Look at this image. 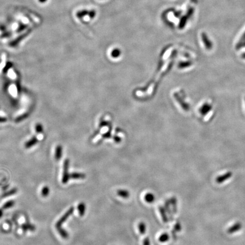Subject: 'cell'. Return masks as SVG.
<instances>
[{"mask_svg":"<svg viewBox=\"0 0 245 245\" xmlns=\"http://www.w3.org/2000/svg\"><path fill=\"white\" fill-rule=\"evenodd\" d=\"M241 58H242L243 59H245V52H243V53H242V54H241Z\"/></svg>","mask_w":245,"mask_h":245,"instance_id":"4dcf8cb0","label":"cell"},{"mask_svg":"<svg viewBox=\"0 0 245 245\" xmlns=\"http://www.w3.org/2000/svg\"><path fill=\"white\" fill-rule=\"evenodd\" d=\"M57 229H58V233L60 234V236H61L62 238H64V239L67 238L68 237V236H69V234L65 230L62 229V228H61V227L58 228Z\"/></svg>","mask_w":245,"mask_h":245,"instance_id":"9a60e30c","label":"cell"},{"mask_svg":"<svg viewBox=\"0 0 245 245\" xmlns=\"http://www.w3.org/2000/svg\"><path fill=\"white\" fill-rule=\"evenodd\" d=\"M62 156V148L60 146H58L56 148L55 153V158L56 160H60Z\"/></svg>","mask_w":245,"mask_h":245,"instance_id":"ac0fdd59","label":"cell"},{"mask_svg":"<svg viewBox=\"0 0 245 245\" xmlns=\"http://www.w3.org/2000/svg\"><path fill=\"white\" fill-rule=\"evenodd\" d=\"M27 28V25H24L23 23H21L19 26L18 29V31L21 32L22 31H23Z\"/></svg>","mask_w":245,"mask_h":245,"instance_id":"cb8c5ba5","label":"cell"},{"mask_svg":"<svg viewBox=\"0 0 245 245\" xmlns=\"http://www.w3.org/2000/svg\"><path fill=\"white\" fill-rule=\"evenodd\" d=\"M40 3H45L48 0H38Z\"/></svg>","mask_w":245,"mask_h":245,"instance_id":"f546056e","label":"cell"},{"mask_svg":"<svg viewBox=\"0 0 245 245\" xmlns=\"http://www.w3.org/2000/svg\"><path fill=\"white\" fill-rule=\"evenodd\" d=\"M96 13H97L96 11L94 10H90L89 12V14H88L89 18L90 19H93L94 18H95V17L96 16Z\"/></svg>","mask_w":245,"mask_h":245,"instance_id":"603a6c76","label":"cell"},{"mask_svg":"<svg viewBox=\"0 0 245 245\" xmlns=\"http://www.w3.org/2000/svg\"><path fill=\"white\" fill-rule=\"evenodd\" d=\"M89 10H82L78 11V12L76 13V17L77 18L79 19L82 18L83 17H84L86 15H88L89 14Z\"/></svg>","mask_w":245,"mask_h":245,"instance_id":"2e32d148","label":"cell"},{"mask_svg":"<svg viewBox=\"0 0 245 245\" xmlns=\"http://www.w3.org/2000/svg\"><path fill=\"white\" fill-rule=\"evenodd\" d=\"M3 209L2 208H0V218H2V216H3Z\"/></svg>","mask_w":245,"mask_h":245,"instance_id":"f1b7e54d","label":"cell"},{"mask_svg":"<svg viewBox=\"0 0 245 245\" xmlns=\"http://www.w3.org/2000/svg\"><path fill=\"white\" fill-rule=\"evenodd\" d=\"M170 239V236L168 233H164L161 234L158 238V241L161 243H165L168 242Z\"/></svg>","mask_w":245,"mask_h":245,"instance_id":"5bb4252c","label":"cell"},{"mask_svg":"<svg viewBox=\"0 0 245 245\" xmlns=\"http://www.w3.org/2000/svg\"><path fill=\"white\" fill-rule=\"evenodd\" d=\"M212 106L209 103H205L202 106L200 109V112L202 115H206L208 112H210L212 110Z\"/></svg>","mask_w":245,"mask_h":245,"instance_id":"ba28073f","label":"cell"},{"mask_svg":"<svg viewBox=\"0 0 245 245\" xmlns=\"http://www.w3.org/2000/svg\"><path fill=\"white\" fill-rule=\"evenodd\" d=\"M78 213L81 216H83L86 211V205L84 202H80L77 207Z\"/></svg>","mask_w":245,"mask_h":245,"instance_id":"8fae6325","label":"cell"},{"mask_svg":"<svg viewBox=\"0 0 245 245\" xmlns=\"http://www.w3.org/2000/svg\"><path fill=\"white\" fill-rule=\"evenodd\" d=\"M242 40H245V32L242 34V37L239 39V41H242Z\"/></svg>","mask_w":245,"mask_h":245,"instance_id":"83f0119b","label":"cell"},{"mask_svg":"<svg viewBox=\"0 0 245 245\" xmlns=\"http://www.w3.org/2000/svg\"><path fill=\"white\" fill-rule=\"evenodd\" d=\"M202 42L205 45V48L207 49H211L213 47V44L211 40L209 39L208 35L205 32H202Z\"/></svg>","mask_w":245,"mask_h":245,"instance_id":"277c9868","label":"cell"},{"mask_svg":"<svg viewBox=\"0 0 245 245\" xmlns=\"http://www.w3.org/2000/svg\"><path fill=\"white\" fill-rule=\"evenodd\" d=\"M138 230L139 232L141 234H144L146 233V231H147V225L144 222H140L138 225Z\"/></svg>","mask_w":245,"mask_h":245,"instance_id":"4fadbf2b","label":"cell"},{"mask_svg":"<svg viewBox=\"0 0 245 245\" xmlns=\"http://www.w3.org/2000/svg\"><path fill=\"white\" fill-rule=\"evenodd\" d=\"M188 19L189 18L186 15H183L181 17L179 23V28L180 29H183L185 27V26L187 24V21Z\"/></svg>","mask_w":245,"mask_h":245,"instance_id":"7c38bea8","label":"cell"},{"mask_svg":"<svg viewBox=\"0 0 245 245\" xmlns=\"http://www.w3.org/2000/svg\"><path fill=\"white\" fill-rule=\"evenodd\" d=\"M49 188L47 186H45L42 190V195L43 197H47L49 195Z\"/></svg>","mask_w":245,"mask_h":245,"instance_id":"7402d4cb","label":"cell"},{"mask_svg":"<svg viewBox=\"0 0 245 245\" xmlns=\"http://www.w3.org/2000/svg\"><path fill=\"white\" fill-rule=\"evenodd\" d=\"M181 15V12H174V16L177 18H179Z\"/></svg>","mask_w":245,"mask_h":245,"instance_id":"4316f807","label":"cell"},{"mask_svg":"<svg viewBox=\"0 0 245 245\" xmlns=\"http://www.w3.org/2000/svg\"><path fill=\"white\" fill-rule=\"evenodd\" d=\"M17 191H18L17 189L15 188H12V189L10 190V191H8V192H6L4 193L3 195V197H8V196H12V195H14L15 193H17Z\"/></svg>","mask_w":245,"mask_h":245,"instance_id":"d6986e66","label":"cell"},{"mask_svg":"<svg viewBox=\"0 0 245 245\" xmlns=\"http://www.w3.org/2000/svg\"><path fill=\"white\" fill-rule=\"evenodd\" d=\"M117 194L118 196L123 199H128L130 197V192L128 190L125 189H119L117 190Z\"/></svg>","mask_w":245,"mask_h":245,"instance_id":"8992f818","label":"cell"},{"mask_svg":"<svg viewBox=\"0 0 245 245\" xmlns=\"http://www.w3.org/2000/svg\"><path fill=\"white\" fill-rule=\"evenodd\" d=\"M194 12H195L194 8H193V7H190V8H188V9H187L186 15L187 16L188 18H190V17H191L193 15Z\"/></svg>","mask_w":245,"mask_h":245,"instance_id":"ffe728a7","label":"cell"},{"mask_svg":"<svg viewBox=\"0 0 245 245\" xmlns=\"http://www.w3.org/2000/svg\"><path fill=\"white\" fill-rule=\"evenodd\" d=\"M245 48V40L239 41V42L236 44V49L237 50Z\"/></svg>","mask_w":245,"mask_h":245,"instance_id":"44dd1931","label":"cell"},{"mask_svg":"<svg viewBox=\"0 0 245 245\" xmlns=\"http://www.w3.org/2000/svg\"><path fill=\"white\" fill-rule=\"evenodd\" d=\"M143 245H150V239H149L148 237H146V238L144 239Z\"/></svg>","mask_w":245,"mask_h":245,"instance_id":"484cf974","label":"cell"},{"mask_svg":"<svg viewBox=\"0 0 245 245\" xmlns=\"http://www.w3.org/2000/svg\"><path fill=\"white\" fill-rule=\"evenodd\" d=\"M64 172L62 178V183L63 184L67 183L69 179L71 178L70 174L69 173V160L68 159H65L64 162Z\"/></svg>","mask_w":245,"mask_h":245,"instance_id":"6da1fadb","label":"cell"},{"mask_svg":"<svg viewBox=\"0 0 245 245\" xmlns=\"http://www.w3.org/2000/svg\"><path fill=\"white\" fill-rule=\"evenodd\" d=\"M156 200V196L152 192H148L144 196V200L147 203H153Z\"/></svg>","mask_w":245,"mask_h":245,"instance_id":"52a82bcc","label":"cell"},{"mask_svg":"<svg viewBox=\"0 0 245 245\" xmlns=\"http://www.w3.org/2000/svg\"></svg>","mask_w":245,"mask_h":245,"instance_id":"1f68e13d","label":"cell"},{"mask_svg":"<svg viewBox=\"0 0 245 245\" xmlns=\"http://www.w3.org/2000/svg\"><path fill=\"white\" fill-rule=\"evenodd\" d=\"M21 227L22 229L24 232H27V231L34 232L36 229V228L32 224H28V223L23 224Z\"/></svg>","mask_w":245,"mask_h":245,"instance_id":"9c48e42d","label":"cell"},{"mask_svg":"<svg viewBox=\"0 0 245 245\" xmlns=\"http://www.w3.org/2000/svg\"><path fill=\"white\" fill-rule=\"evenodd\" d=\"M242 227V224L239 222H237L233 225L232 227H230L227 230V232L230 234L236 233L238 231H239V230L241 229Z\"/></svg>","mask_w":245,"mask_h":245,"instance_id":"5b68a950","label":"cell"},{"mask_svg":"<svg viewBox=\"0 0 245 245\" xmlns=\"http://www.w3.org/2000/svg\"><path fill=\"white\" fill-rule=\"evenodd\" d=\"M70 177L73 179H83L86 178V175L80 172H73L70 174Z\"/></svg>","mask_w":245,"mask_h":245,"instance_id":"30bf717a","label":"cell"},{"mask_svg":"<svg viewBox=\"0 0 245 245\" xmlns=\"http://www.w3.org/2000/svg\"><path fill=\"white\" fill-rule=\"evenodd\" d=\"M160 212H161V214H162V216L163 220L166 222V221H167V218H166L165 212L164 211V210H163L162 208H161L160 209Z\"/></svg>","mask_w":245,"mask_h":245,"instance_id":"d4e9b609","label":"cell"},{"mask_svg":"<svg viewBox=\"0 0 245 245\" xmlns=\"http://www.w3.org/2000/svg\"><path fill=\"white\" fill-rule=\"evenodd\" d=\"M232 175H233V174L232 172H227L224 174L221 175L218 177L216 179V182L218 184L222 183L225 181H227L231 178L232 177Z\"/></svg>","mask_w":245,"mask_h":245,"instance_id":"3957f363","label":"cell"},{"mask_svg":"<svg viewBox=\"0 0 245 245\" xmlns=\"http://www.w3.org/2000/svg\"><path fill=\"white\" fill-rule=\"evenodd\" d=\"M15 202L13 200H10L7 202H5L3 205H2V209H7L10 208L12 207L14 205Z\"/></svg>","mask_w":245,"mask_h":245,"instance_id":"e0dca14e","label":"cell"},{"mask_svg":"<svg viewBox=\"0 0 245 245\" xmlns=\"http://www.w3.org/2000/svg\"><path fill=\"white\" fill-rule=\"evenodd\" d=\"M74 211V207H71V208L69 209L68 211L66 212L56 222V228H59V227H61V225L64 224L66 221L67 220L68 218H69L72 214H73Z\"/></svg>","mask_w":245,"mask_h":245,"instance_id":"7a4b0ae2","label":"cell"}]
</instances>
